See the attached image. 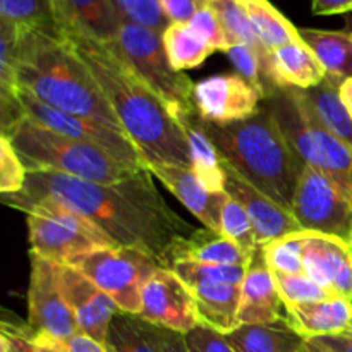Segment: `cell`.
Here are the masks:
<instances>
[{
  "mask_svg": "<svg viewBox=\"0 0 352 352\" xmlns=\"http://www.w3.org/2000/svg\"><path fill=\"white\" fill-rule=\"evenodd\" d=\"M16 196L54 198L91 220L116 246L138 248L164 268L177 241L196 232L170 208L148 168L112 184L82 181L58 172H28L26 184Z\"/></svg>",
  "mask_w": 352,
  "mask_h": 352,
  "instance_id": "1",
  "label": "cell"
},
{
  "mask_svg": "<svg viewBox=\"0 0 352 352\" xmlns=\"http://www.w3.org/2000/svg\"><path fill=\"white\" fill-rule=\"evenodd\" d=\"M102 88L120 126L148 165L191 168L186 138L153 89L127 64L113 43L67 40Z\"/></svg>",
  "mask_w": 352,
  "mask_h": 352,
  "instance_id": "2",
  "label": "cell"
},
{
  "mask_svg": "<svg viewBox=\"0 0 352 352\" xmlns=\"http://www.w3.org/2000/svg\"><path fill=\"white\" fill-rule=\"evenodd\" d=\"M17 86L40 102L126 134L102 88L67 40L16 26Z\"/></svg>",
  "mask_w": 352,
  "mask_h": 352,
  "instance_id": "3",
  "label": "cell"
},
{
  "mask_svg": "<svg viewBox=\"0 0 352 352\" xmlns=\"http://www.w3.org/2000/svg\"><path fill=\"white\" fill-rule=\"evenodd\" d=\"M201 124L227 167L291 212L305 162L263 103L243 122Z\"/></svg>",
  "mask_w": 352,
  "mask_h": 352,
  "instance_id": "4",
  "label": "cell"
},
{
  "mask_svg": "<svg viewBox=\"0 0 352 352\" xmlns=\"http://www.w3.org/2000/svg\"><path fill=\"white\" fill-rule=\"evenodd\" d=\"M9 138L28 172H58L82 181L112 184L144 170L124 164L102 148L52 133L26 117Z\"/></svg>",
  "mask_w": 352,
  "mask_h": 352,
  "instance_id": "5",
  "label": "cell"
},
{
  "mask_svg": "<svg viewBox=\"0 0 352 352\" xmlns=\"http://www.w3.org/2000/svg\"><path fill=\"white\" fill-rule=\"evenodd\" d=\"M2 201L26 213L31 254L34 256L67 267L93 251L116 248V243L91 220L57 199L2 195Z\"/></svg>",
  "mask_w": 352,
  "mask_h": 352,
  "instance_id": "6",
  "label": "cell"
},
{
  "mask_svg": "<svg viewBox=\"0 0 352 352\" xmlns=\"http://www.w3.org/2000/svg\"><path fill=\"white\" fill-rule=\"evenodd\" d=\"M112 43L138 76L153 89L175 122L182 117L198 113L195 85L184 72L172 67L162 43L160 31L140 24L122 23Z\"/></svg>",
  "mask_w": 352,
  "mask_h": 352,
  "instance_id": "7",
  "label": "cell"
},
{
  "mask_svg": "<svg viewBox=\"0 0 352 352\" xmlns=\"http://www.w3.org/2000/svg\"><path fill=\"white\" fill-rule=\"evenodd\" d=\"M67 267L78 268L95 282L116 301L120 311L138 316L144 284L162 265L138 248L116 246L79 256Z\"/></svg>",
  "mask_w": 352,
  "mask_h": 352,
  "instance_id": "8",
  "label": "cell"
},
{
  "mask_svg": "<svg viewBox=\"0 0 352 352\" xmlns=\"http://www.w3.org/2000/svg\"><path fill=\"white\" fill-rule=\"evenodd\" d=\"M291 212L302 230L339 237L349 243L352 198L339 182L323 172L305 165Z\"/></svg>",
  "mask_w": 352,
  "mask_h": 352,
  "instance_id": "9",
  "label": "cell"
},
{
  "mask_svg": "<svg viewBox=\"0 0 352 352\" xmlns=\"http://www.w3.org/2000/svg\"><path fill=\"white\" fill-rule=\"evenodd\" d=\"M17 98L23 107L24 117L30 119L31 122L38 124V126L45 127L55 134H60V136L102 148L124 164L148 168L143 155L127 134L112 129L102 122H96L93 119H86V117L54 109V107L40 102L36 96H33L30 91L19 88V86H17Z\"/></svg>",
  "mask_w": 352,
  "mask_h": 352,
  "instance_id": "10",
  "label": "cell"
},
{
  "mask_svg": "<svg viewBox=\"0 0 352 352\" xmlns=\"http://www.w3.org/2000/svg\"><path fill=\"white\" fill-rule=\"evenodd\" d=\"M28 327L33 336H47L64 342L79 333L74 313L60 285V265L31 254L28 289Z\"/></svg>",
  "mask_w": 352,
  "mask_h": 352,
  "instance_id": "11",
  "label": "cell"
},
{
  "mask_svg": "<svg viewBox=\"0 0 352 352\" xmlns=\"http://www.w3.org/2000/svg\"><path fill=\"white\" fill-rule=\"evenodd\" d=\"M140 316L151 325L189 333L199 325L198 309L188 285L170 270L160 267L144 284Z\"/></svg>",
  "mask_w": 352,
  "mask_h": 352,
  "instance_id": "12",
  "label": "cell"
},
{
  "mask_svg": "<svg viewBox=\"0 0 352 352\" xmlns=\"http://www.w3.org/2000/svg\"><path fill=\"white\" fill-rule=\"evenodd\" d=\"M261 93L239 72L217 74L195 85L199 119L217 124L243 122L260 110Z\"/></svg>",
  "mask_w": 352,
  "mask_h": 352,
  "instance_id": "13",
  "label": "cell"
},
{
  "mask_svg": "<svg viewBox=\"0 0 352 352\" xmlns=\"http://www.w3.org/2000/svg\"><path fill=\"white\" fill-rule=\"evenodd\" d=\"M60 285L74 313L79 333L107 344L110 323L120 311L116 301L74 267H60Z\"/></svg>",
  "mask_w": 352,
  "mask_h": 352,
  "instance_id": "14",
  "label": "cell"
},
{
  "mask_svg": "<svg viewBox=\"0 0 352 352\" xmlns=\"http://www.w3.org/2000/svg\"><path fill=\"white\" fill-rule=\"evenodd\" d=\"M305 275L332 296L352 301V248L347 241L309 232L302 248Z\"/></svg>",
  "mask_w": 352,
  "mask_h": 352,
  "instance_id": "15",
  "label": "cell"
},
{
  "mask_svg": "<svg viewBox=\"0 0 352 352\" xmlns=\"http://www.w3.org/2000/svg\"><path fill=\"white\" fill-rule=\"evenodd\" d=\"M52 12L64 40L112 43L122 26L110 0H52Z\"/></svg>",
  "mask_w": 352,
  "mask_h": 352,
  "instance_id": "16",
  "label": "cell"
},
{
  "mask_svg": "<svg viewBox=\"0 0 352 352\" xmlns=\"http://www.w3.org/2000/svg\"><path fill=\"white\" fill-rule=\"evenodd\" d=\"M223 168H226V192L236 198L248 212L253 222L258 246H267L272 241L301 232V226L292 212L282 208L274 199L258 191L253 184H250L226 164Z\"/></svg>",
  "mask_w": 352,
  "mask_h": 352,
  "instance_id": "17",
  "label": "cell"
},
{
  "mask_svg": "<svg viewBox=\"0 0 352 352\" xmlns=\"http://www.w3.org/2000/svg\"><path fill=\"white\" fill-rule=\"evenodd\" d=\"M285 318V306L275 285L274 272L265 258L263 246L251 254L246 277L241 285V306L237 322L241 325L274 323Z\"/></svg>",
  "mask_w": 352,
  "mask_h": 352,
  "instance_id": "18",
  "label": "cell"
},
{
  "mask_svg": "<svg viewBox=\"0 0 352 352\" xmlns=\"http://www.w3.org/2000/svg\"><path fill=\"white\" fill-rule=\"evenodd\" d=\"M148 170L157 177L186 208L203 223L205 229L220 234V219L226 205L227 195L223 192H210L201 186L191 168L179 165L153 164L148 165Z\"/></svg>",
  "mask_w": 352,
  "mask_h": 352,
  "instance_id": "19",
  "label": "cell"
},
{
  "mask_svg": "<svg viewBox=\"0 0 352 352\" xmlns=\"http://www.w3.org/2000/svg\"><path fill=\"white\" fill-rule=\"evenodd\" d=\"M285 320L305 339L342 336L352 327V301L330 296L323 301L289 305Z\"/></svg>",
  "mask_w": 352,
  "mask_h": 352,
  "instance_id": "20",
  "label": "cell"
},
{
  "mask_svg": "<svg viewBox=\"0 0 352 352\" xmlns=\"http://www.w3.org/2000/svg\"><path fill=\"white\" fill-rule=\"evenodd\" d=\"M196 301L199 325L227 336L239 327L241 285L208 278H181Z\"/></svg>",
  "mask_w": 352,
  "mask_h": 352,
  "instance_id": "21",
  "label": "cell"
},
{
  "mask_svg": "<svg viewBox=\"0 0 352 352\" xmlns=\"http://www.w3.org/2000/svg\"><path fill=\"white\" fill-rule=\"evenodd\" d=\"M270 69L278 88L311 89L327 78L322 62L302 40L272 50Z\"/></svg>",
  "mask_w": 352,
  "mask_h": 352,
  "instance_id": "22",
  "label": "cell"
},
{
  "mask_svg": "<svg viewBox=\"0 0 352 352\" xmlns=\"http://www.w3.org/2000/svg\"><path fill=\"white\" fill-rule=\"evenodd\" d=\"M251 256L237 243L223 234L210 229H198L191 236L177 241L170 254V265L175 261H195L212 265H241L248 267ZM168 265V268H170Z\"/></svg>",
  "mask_w": 352,
  "mask_h": 352,
  "instance_id": "23",
  "label": "cell"
},
{
  "mask_svg": "<svg viewBox=\"0 0 352 352\" xmlns=\"http://www.w3.org/2000/svg\"><path fill=\"white\" fill-rule=\"evenodd\" d=\"M177 124L188 143L191 170L195 172L203 188L208 189L210 192L226 191V168H223L222 158L213 141L203 129L198 113L182 117L177 120Z\"/></svg>",
  "mask_w": 352,
  "mask_h": 352,
  "instance_id": "24",
  "label": "cell"
},
{
  "mask_svg": "<svg viewBox=\"0 0 352 352\" xmlns=\"http://www.w3.org/2000/svg\"><path fill=\"white\" fill-rule=\"evenodd\" d=\"M299 34L322 62L327 78L340 85L352 79V19L344 30L299 28Z\"/></svg>",
  "mask_w": 352,
  "mask_h": 352,
  "instance_id": "25",
  "label": "cell"
},
{
  "mask_svg": "<svg viewBox=\"0 0 352 352\" xmlns=\"http://www.w3.org/2000/svg\"><path fill=\"white\" fill-rule=\"evenodd\" d=\"M226 339L237 352H298L306 340L285 318L274 323L241 325L227 333Z\"/></svg>",
  "mask_w": 352,
  "mask_h": 352,
  "instance_id": "26",
  "label": "cell"
},
{
  "mask_svg": "<svg viewBox=\"0 0 352 352\" xmlns=\"http://www.w3.org/2000/svg\"><path fill=\"white\" fill-rule=\"evenodd\" d=\"M256 33L267 50H275L292 41L301 40L299 28H296L270 0H239Z\"/></svg>",
  "mask_w": 352,
  "mask_h": 352,
  "instance_id": "27",
  "label": "cell"
},
{
  "mask_svg": "<svg viewBox=\"0 0 352 352\" xmlns=\"http://www.w3.org/2000/svg\"><path fill=\"white\" fill-rule=\"evenodd\" d=\"M339 89L340 82L325 78L315 88L305 89V95L323 126L352 148V117L340 100Z\"/></svg>",
  "mask_w": 352,
  "mask_h": 352,
  "instance_id": "28",
  "label": "cell"
},
{
  "mask_svg": "<svg viewBox=\"0 0 352 352\" xmlns=\"http://www.w3.org/2000/svg\"><path fill=\"white\" fill-rule=\"evenodd\" d=\"M162 43L172 67L181 72L198 67L215 52L188 23L168 24L162 33Z\"/></svg>",
  "mask_w": 352,
  "mask_h": 352,
  "instance_id": "29",
  "label": "cell"
},
{
  "mask_svg": "<svg viewBox=\"0 0 352 352\" xmlns=\"http://www.w3.org/2000/svg\"><path fill=\"white\" fill-rule=\"evenodd\" d=\"M0 21L14 24L21 30L41 31L58 36L52 12V0H0Z\"/></svg>",
  "mask_w": 352,
  "mask_h": 352,
  "instance_id": "30",
  "label": "cell"
},
{
  "mask_svg": "<svg viewBox=\"0 0 352 352\" xmlns=\"http://www.w3.org/2000/svg\"><path fill=\"white\" fill-rule=\"evenodd\" d=\"M107 346L112 352H158L146 322L122 311L117 313L110 323Z\"/></svg>",
  "mask_w": 352,
  "mask_h": 352,
  "instance_id": "31",
  "label": "cell"
},
{
  "mask_svg": "<svg viewBox=\"0 0 352 352\" xmlns=\"http://www.w3.org/2000/svg\"><path fill=\"white\" fill-rule=\"evenodd\" d=\"M206 6L217 14L230 45L244 43L258 48L260 52H270L258 40L239 0H206Z\"/></svg>",
  "mask_w": 352,
  "mask_h": 352,
  "instance_id": "32",
  "label": "cell"
},
{
  "mask_svg": "<svg viewBox=\"0 0 352 352\" xmlns=\"http://www.w3.org/2000/svg\"><path fill=\"white\" fill-rule=\"evenodd\" d=\"M308 234L309 230H301V232L280 237V239H275L267 246H263L265 258H267L272 272L289 275L305 274L302 248H305V241Z\"/></svg>",
  "mask_w": 352,
  "mask_h": 352,
  "instance_id": "33",
  "label": "cell"
},
{
  "mask_svg": "<svg viewBox=\"0 0 352 352\" xmlns=\"http://www.w3.org/2000/svg\"><path fill=\"white\" fill-rule=\"evenodd\" d=\"M220 234L239 244L250 256L258 248L253 222H251L244 206L232 196H229L226 205H223L222 219H220Z\"/></svg>",
  "mask_w": 352,
  "mask_h": 352,
  "instance_id": "34",
  "label": "cell"
},
{
  "mask_svg": "<svg viewBox=\"0 0 352 352\" xmlns=\"http://www.w3.org/2000/svg\"><path fill=\"white\" fill-rule=\"evenodd\" d=\"M110 2L122 23L140 24L160 33H164L165 28L170 24L162 12L158 0H110Z\"/></svg>",
  "mask_w": 352,
  "mask_h": 352,
  "instance_id": "35",
  "label": "cell"
},
{
  "mask_svg": "<svg viewBox=\"0 0 352 352\" xmlns=\"http://www.w3.org/2000/svg\"><path fill=\"white\" fill-rule=\"evenodd\" d=\"M275 285L280 294L284 306L289 305H301V302H313V301H323V299L330 298V292L320 287L316 282H313L308 275H289V274H278L274 272Z\"/></svg>",
  "mask_w": 352,
  "mask_h": 352,
  "instance_id": "36",
  "label": "cell"
},
{
  "mask_svg": "<svg viewBox=\"0 0 352 352\" xmlns=\"http://www.w3.org/2000/svg\"><path fill=\"white\" fill-rule=\"evenodd\" d=\"M246 268L241 265H212L195 263V261H175L170 265V270L179 278H208V280L234 285H243Z\"/></svg>",
  "mask_w": 352,
  "mask_h": 352,
  "instance_id": "37",
  "label": "cell"
},
{
  "mask_svg": "<svg viewBox=\"0 0 352 352\" xmlns=\"http://www.w3.org/2000/svg\"><path fill=\"white\" fill-rule=\"evenodd\" d=\"M28 168L14 150L9 136L0 134V192L16 195L26 184Z\"/></svg>",
  "mask_w": 352,
  "mask_h": 352,
  "instance_id": "38",
  "label": "cell"
},
{
  "mask_svg": "<svg viewBox=\"0 0 352 352\" xmlns=\"http://www.w3.org/2000/svg\"><path fill=\"white\" fill-rule=\"evenodd\" d=\"M189 26L213 48V50L226 52L230 47L229 40H227V34L223 31L222 24H220L217 14L210 9L208 6H205L203 9H199L198 12L192 16V19L189 21Z\"/></svg>",
  "mask_w": 352,
  "mask_h": 352,
  "instance_id": "39",
  "label": "cell"
},
{
  "mask_svg": "<svg viewBox=\"0 0 352 352\" xmlns=\"http://www.w3.org/2000/svg\"><path fill=\"white\" fill-rule=\"evenodd\" d=\"M186 344L189 352H237L226 336L205 325H198L195 330L186 333Z\"/></svg>",
  "mask_w": 352,
  "mask_h": 352,
  "instance_id": "40",
  "label": "cell"
},
{
  "mask_svg": "<svg viewBox=\"0 0 352 352\" xmlns=\"http://www.w3.org/2000/svg\"><path fill=\"white\" fill-rule=\"evenodd\" d=\"M0 352H41L34 342V336L30 327L2 323V336H0Z\"/></svg>",
  "mask_w": 352,
  "mask_h": 352,
  "instance_id": "41",
  "label": "cell"
},
{
  "mask_svg": "<svg viewBox=\"0 0 352 352\" xmlns=\"http://www.w3.org/2000/svg\"><path fill=\"white\" fill-rule=\"evenodd\" d=\"M158 2L168 23H189L192 16L206 6V0H158Z\"/></svg>",
  "mask_w": 352,
  "mask_h": 352,
  "instance_id": "42",
  "label": "cell"
},
{
  "mask_svg": "<svg viewBox=\"0 0 352 352\" xmlns=\"http://www.w3.org/2000/svg\"><path fill=\"white\" fill-rule=\"evenodd\" d=\"M146 329L158 352H189L188 344H186V336H182V333L164 329V327L151 325L148 322Z\"/></svg>",
  "mask_w": 352,
  "mask_h": 352,
  "instance_id": "43",
  "label": "cell"
},
{
  "mask_svg": "<svg viewBox=\"0 0 352 352\" xmlns=\"http://www.w3.org/2000/svg\"><path fill=\"white\" fill-rule=\"evenodd\" d=\"M58 342V340H57ZM67 352H112L107 344H100L96 340L89 339L85 333H76L71 339L58 342Z\"/></svg>",
  "mask_w": 352,
  "mask_h": 352,
  "instance_id": "44",
  "label": "cell"
},
{
  "mask_svg": "<svg viewBox=\"0 0 352 352\" xmlns=\"http://www.w3.org/2000/svg\"><path fill=\"white\" fill-rule=\"evenodd\" d=\"M352 10V0H311L315 16H339Z\"/></svg>",
  "mask_w": 352,
  "mask_h": 352,
  "instance_id": "45",
  "label": "cell"
},
{
  "mask_svg": "<svg viewBox=\"0 0 352 352\" xmlns=\"http://www.w3.org/2000/svg\"><path fill=\"white\" fill-rule=\"evenodd\" d=\"M34 342L38 344L41 352H67L57 340L50 339L47 336H34Z\"/></svg>",
  "mask_w": 352,
  "mask_h": 352,
  "instance_id": "46",
  "label": "cell"
},
{
  "mask_svg": "<svg viewBox=\"0 0 352 352\" xmlns=\"http://www.w3.org/2000/svg\"><path fill=\"white\" fill-rule=\"evenodd\" d=\"M339 95H340V100H342V103L346 105L347 112H349L352 117V79H346V81L340 85Z\"/></svg>",
  "mask_w": 352,
  "mask_h": 352,
  "instance_id": "47",
  "label": "cell"
},
{
  "mask_svg": "<svg viewBox=\"0 0 352 352\" xmlns=\"http://www.w3.org/2000/svg\"><path fill=\"white\" fill-rule=\"evenodd\" d=\"M298 352H336V351L327 347L325 344L320 342L318 339H306L305 344L301 346V349Z\"/></svg>",
  "mask_w": 352,
  "mask_h": 352,
  "instance_id": "48",
  "label": "cell"
},
{
  "mask_svg": "<svg viewBox=\"0 0 352 352\" xmlns=\"http://www.w3.org/2000/svg\"><path fill=\"white\" fill-rule=\"evenodd\" d=\"M349 244H351V248H352V230H351V236H349Z\"/></svg>",
  "mask_w": 352,
  "mask_h": 352,
  "instance_id": "49",
  "label": "cell"
}]
</instances>
